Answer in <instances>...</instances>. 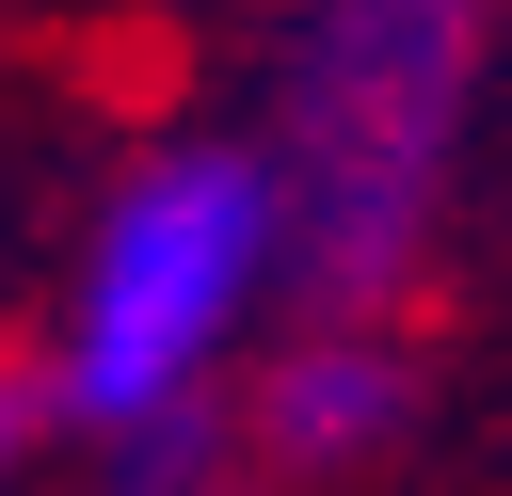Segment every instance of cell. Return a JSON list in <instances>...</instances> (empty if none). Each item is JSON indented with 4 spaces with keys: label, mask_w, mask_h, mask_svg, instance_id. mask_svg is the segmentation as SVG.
<instances>
[{
    "label": "cell",
    "mask_w": 512,
    "mask_h": 496,
    "mask_svg": "<svg viewBox=\"0 0 512 496\" xmlns=\"http://www.w3.org/2000/svg\"><path fill=\"white\" fill-rule=\"evenodd\" d=\"M288 256L304 240H288V160L272 144H160L96 208V256H80V304H64V416L128 432V416L208 400L224 336L256 320V288Z\"/></svg>",
    "instance_id": "cell-2"
},
{
    "label": "cell",
    "mask_w": 512,
    "mask_h": 496,
    "mask_svg": "<svg viewBox=\"0 0 512 496\" xmlns=\"http://www.w3.org/2000/svg\"><path fill=\"white\" fill-rule=\"evenodd\" d=\"M400 352L368 336V304H336L288 368H272V464H368L384 432H400Z\"/></svg>",
    "instance_id": "cell-3"
},
{
    "label": "cell",
    "mask_w": 512,
    "mask_h": 496,
    "mask_svg": "<svg viewBox=\"0 0 512 496\" xmlns=\"http://www.w3.org/2000/svg\"><path fill=\"white\" fill-rule=\"evenodd\" d=\"M480 16L496 0H304L272 64V160H288V240H304L288 272L320 304H384L416 272L448 144H464Z\"/></svg>",
    "instance_id": "cell-1"
},
{
    "label": "cell",
    "mask_w": 512,
    "mask_h": 496,
    "mask_svg": "<svg viewBox=\"0 0 512 496\" xmlns=\"http://www.w3.org/2000/svg\"><path fill=\"white\" fill-rule=\"evenodd\" d=\"M208 480V400H176V416H128L112 432V496H192Z\"/></svg>",
    "instance_id": "cell-4"
},
{
    "label": "cell",
    "mask_w": 512,
    "mask_h": 496,
    "mask_svg": "<svg viewBox=\"0 0 512 496\" xmlns=\"http://www.w3.org/2000/svg\"><path fill=\"white\" fill-rule=\"evenodd\" d=\"M64 416V368H0V480L32 464V432Z\"/></svg>",
    "instance_id": "cell-5"
}]
</instances>
